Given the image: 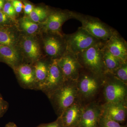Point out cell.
<instances>
[{
  "label": "cell",
  "instance_id": "cell-23",
  "mask_svg": "<svg viewBox=\"0 0 127 127\" xmlns=\"http://www.w3.org/2000/svg\"><path fill=\"white\" fill-rule=\"evenodd\" d=\"M123 82L127 84V62L123 63L119 67L111 73Z\"/></svg>",
  "mask_w": 127,
  "mask_h": 127
},
{
  "label": "cell",
  "instance_id": "cell-24",
  "mask_svg": "<svg viewBox=\"0 0 127 127\" xmlns=\"http://www.w3.org/2000/svg\"><path fill=\"white\" fill-rule=\"evenodd\" d=\"M98 127H127V125H123L102 116Z\"/></svg>",
  "mask_w": 127,
  "mask_h": 127
},
{
  "label": "cell",
  "instance_id": "cell-21",
  "mask_svg": "<svg viewBox=\"0 0 127 127\" xmlns=\"http://www.w3.org/2000/svg\"><path fill=\"white\" fill-rule=\"evenodd\" d=\"M49 12L43 7H34L31 13L29 15L30 18L32 21L37 23L46 20L49 15Z\"/></svg>",
  "mask_w": 127,
  "mask_h": 127
},
{
  "label": "cell",
  "instance_id": "cell-5",
  "mask_svg": "<svg viewBox=\"0 0 127 127\" xmlns=\"http://www.w3.org/2000/svg\"><path fill=\"white\" fill-rule=\"evenodd\" d=\"M101 93L104 100L103 103H120L127 105V84L110 73H106L104 75Z\"/></svg>",
  "mask_w": 127,
  "mask_h": 127
},
{
  "label": "cell",
  "instance_id": "cell-25",
  "mask_svg": "<svg viewBox=\"0 0 127 127\" xmlns=\"http://www.w3.org/2000/svg\"><path fill=\"white\" fill-rule=\"evenodd\" d=\"M2 11L9 17L12 18L15 15L16 12L10 1H5Z\"/></svg>",
  "mask_w": 127,
  "mask_h": 127
},
{
  "label": "cell",
  "instance_id": "cell-6",
  "mask_svg": "<svg viewBox=\"0 0 127 127\" xmlns=\"http://www.w3.org/2000/svg\"><path fill=\"white\" fill-rule=\"evenodd\" d=\"M64 39L67 50L75 55L101 42L81 27L74 33L65 36Z\"/></svg>",
  "mask_w": 127,
  "mask_h": 127
},
{
  "label": "cell",
  "instance_id": "cell-8",
  "mask_svg": "<svg viewBox=\"0 0 127 127\" xmlns=\"http://www.w3.org/2000/svg\"><path fill=\"white\" fill-rule=\"evenodd\" d=\"M57 62L65 80L77 81L83 67L76 55L67 50Z\"/></svg>",
  "mask_w": 127,
  "mask_h": 127
},
{
  "label": "cell",
  "instance_id": "cell-19",
  "mask_svg": "<svg viewBox=\"0 0 127 127\" xmlns=\"http://www.w3.org/2000/svg\"><path fill=\"white\" fill-rule=\"evenodd\" d=\"M49 64L43 61L37 62L34 66V74L37 90L45 81L48 73Z\"/></svg>",
  "mask_w": 127,
  "mask_h": 127
},
{
  "label": "cell",
  "instance_id": "cell-9",
  "mask_svg": "<svg viewBox=\"0 0 127 127\" xmlns=\"http://www.w3.org/2000/svg\"><path fill=\"white\" fill-rule=\"evenodd\" d=\"M102 116V103L97 100L84 105L77 127H98Z\"/></svg>",
  "mask_w": 127,
  "mask_h": 127
},
{
  "label": "cell",
  "instance_id": "cell-22",
  "mask_svg": "<svg viewBox=\"0 0 127 127\" xmlns=\"http://www.w3.org/2000/svg\"><path fill=\"white\" fill-rule=\"evenodd\" d=\"M20 25L22 30L26 33L30 34H34L39 28V26L36 23L27 17H24L21 19Z\"/></svg>",
  "mask_w": 127,
  "mask_h": 127
},
{
  "label": "cell",
  "instance_id": "cell-7",
  "mask_svg": "<svg viewBox=\"0 0 127 127\" xmlns=\"http://www.w3.org/2000/svg\"><path fill=\"white\" fill-rule=\"evenodd\" d=\"M65 81L58 65L57 59H52L49 64L46 78L39 90L43 92L48 98L61 86Z\"/></svg>",
  "mask_w": 127,
  "mask_h": 127
},
{
  "label": "cell",
  "instance_id": "cell-10",
  "mask_svg": "<svg viewBox=\"0 0 127 127\" xmlns=\"http://www.w3.org/2000/svg\"><path fill=\"white\" fill-rule=\"evenodd\" d=\"M72 18L71 11L53 12L45 20L44 28L46 31L52 34L61 35L60 31L63 23Z\"/></svg>",
  "mask_w": 127,
  "mask_h": 127
},
{
  "label": "cell",
  "instance_id": "cell-14",
  "mask_svg": "<svg viewBox=\"0 0 127 127\" xmlns=\"http://www.w3.org/2000/svg\"><path fill=\"white\" fill-rule=\"evenodd\" d=\"M44 48L46 53L53 58V59H59L67 50L65 39L56 36L55 35L46 37L44 41Z\"/></svg>",
  "mask_w": 127,
  "mask_h": 127
},
{
  "label": "cell",
  "instance_id": "cell-2",
  "mask_svg": "<svg viewBox=\"0 0 127 127\" xmlns=\"http://www.w3.org/2000/svg\"><path fill=\"white\" fill-rule=\"evenodd\" d=\"M105 43L101 42L76 54L83 68L100 76H103L107 73L103 55Z\"/></svg>",
  "mask_w": 127,
  "mask_h": 127
},
{
  "label": "cell",
  "instance_id": "cell-11",
  "mask_svg": "<svg viewBox=\"0 0 127 127\" xmlns=\"http://www.w3.org/2000/svg\"><path fill=\"white\" fill-rule=\"evenodd\" d=\"M105 45L112 55L123 63L127 62V43L117 32L105 42Z\"/></svg>",
  "mask_w": 127,
  "mask_h": 127
},
{
  "label": "cell",
  "instance_id": "cell-32",
  "mask_svg": "<svg viewBox=\"0 0 127 127\" xmlns=\"http://www.w3.org/2000/svg\"><path fill=\"white\" fill-rule=\"evenodd\" d=\"M5 127H17L15 124L13 123H9L7 124Z\"/></svg>",
  "mask_w": 127,
  "mask_h": 127
},
{
  "label": "cell",
  "instance_id": "cell-18",
  "mask_svg": "<svg viewBox=\"0 0 127 127\" xmlns=\"http://www.w3.org/2000/svg\"><path fill=\"white\" fill-rule=\"evenodd\" d=\"M103 61L107 72L112 73L124 63L112 55L106 47L105 45H104L103 50Z\"/></svg>",
  "mask_w": 127,
  "mask_h": 127
},
{
  "label": "cell",
  "instance_id": "cell-33",
  "mask_svg": "<svg viewBox=\"0 0 127 127\" xmlns=\"http://www.w3.org/2000/svg\"><path fill=\"white\" fill-rule=\"evenodd\" d=\"M2 99H3V98H2V96H1V95L0 94V100H2Z\"/></svg>",
  "mask_w": 127,
  "mask_h": 127
},
{
  "label": "cell",
  "instance_id": "cell-1",
  "mask_svg": "<svg viewBox=\"0 0 127 127\" xmlns=\"http://www.w3.org/2000/svg\"><path fill=\"white\" fill-rule=\"evenodd\" d=\"M105 74L100 76L82 68L76 81L78 101L84 106L97 100L101 93Z\"/></svg>",
  "mask_w": 127,
  "mask_h": 127
},
{
  "label": "cell",
  "instance_id": "cell-13",
  "mask_svg": "<svg viewBox=\"0 0 127 127\" xmlns=\"http://www.w3.org/2000/svg\"><path fill=\"white\" fill-rule=\"evenodd\" d=\"M102 116L122 124L127 117V105L120 103H102Z\"/></svg>",
  "mask_w": 127,
  "mask_h": 127
},
{
  "label": "cell",
  "instance_id": "cell-16",
  "mask_svg": "<svg viewBox=\"0 0 127 127\" xmlns=\"http://www.w3.org/2000/svg\"><path fill=\"white\" fill-rule=\"evenodd\" d=\"M20 57L15 48L0 45V61L4 62L13 68L20 65Z\"/></svg>",
  "mask_w": 127,
  "mask_h": 127
},
{
  "label": "cell",
  "instance_id": "cell-20",
  "mask_svg": "<svg viewBox=\"0 0 127 127\" xmlns=\"http://www.w3.org/2000/svg\"><path fill=\"white\" fill-rule=\"evenodd\" d=\"M17 41L15 35L8 27H0V45L15 48Z\"/></svg>",
  "mask_w": 127,
  "mask_h": 127
},
{
  "label": "cell",
  "instance_id": "cell-27",
  "mask_svg": "<svg viewBox=\"0 0 127 127\" xmlns=\"http://www.w3.org/2000/svg\"><path fill=\"white\" fill-rule=\"evenodd\" d=\"M9 107L8 103L2 99L0 100V118L6 112Z\"/></svg>",
  "mask_w": 127,
  "mask_h": 127
},
{
  "label": "cell",
  "instance_id": "cell-30",
  "mask_svg": "<svg viewBox=\"0 0 127 127\" xmlns=\"http://www.w3.org/2000/svg\"><path fill=\"white\" fill-rule=\"evenodd\" d=\"M34 8L33 5L31 4L26 3H25V4L24 5L23 9L25 14H26L27 15H30L32 11Z\"/></svg>",
  "mask_w": 127,
  "mask_h": 127
},
{
  "label": "cell",
  "instance_id": "cell-15",
  "mask_svg": "<svg viewBox=\"0 0 127 127\" xmlns=\"http://www.w3.org/2000/svg\"><path fill=\"white\" fill-rule=\"evenodd\" d=\"M21 86L24 88L37 89L34 67L28 64H20L14 68Z\"/></svg>",
  "mask_w": 127,
  "mask_h": 127
},
{
  "label": "cell",
  "instance_id": "cell-12",
  "mask_svg": "<svg viewBox=\"0 0 127 127\" xmlns=\"http://www.w3.org/2000/svg\"><path fill=\"white\" fill-rule=\"evenodd\" d=\"M84 106L77 101L64 111L58 117L64 127H77Z\"/></svg>",
  "mask_w": 127,
  "mask_h": 127
},
{
  "label": "cell",
  "instance_id": "cell-17",
  "mask_svg": "<svg viewBox=\"0 0 127 127\" xmlns=\"http://www.w3.org/2000/svg\"><path fill=\"white\" fill-rule=\"evenodd\" d=\"M22 47L25 55L32 62L38 61L40 56V51L39 43L35 39L30 37L24 38Z\"/></svg>",
  "mask_w": 127,
  "mask_h": 127
},
{
  "label": "cell",
  "instance_id": "cell-26",
  "mask_svg": "<svg viewBox=\"0 0 127 127\" xmlns=\"http://www.w3.org/2000/svg\"><path fill=\"white\" fill-rule=\"evenodd\" d=\"M11 18L9 17L2 11H0V27H7L11 23Z\"/></svg>",
  "mask_w": 127,
  "mask_h": 127
},
{
  "label": "cell",
  "instance_id": "cell-4",
  "mask_svg": "<svg viewBox=\"0 0 127 127\" xmlns=\"http://www.w3.org/2000/svg\"><path fill=\"white\" fill-rule=\"evenodd\" d=\"M71 15L81 23L82 28L102 42L108 40L117 31L97 18L72 11Z\"/></svg>",
  "mask_w": 127,
  "mask_h": 127
},
{
  "label": "cell",
  "instance_id": "cell-31",
  "mask_svg": "<svg viewBox=\"0 0 127 127\" xmlns=\"http://www.w3.org/2000/svg\"><path fill=\"white\" fill-rule=\"evenodd\" d=\"M5 2V0H0V11H2Z\"/></svg>",
  "mask_w": 127,
  "mask_h": 127
},
{
  "label": "cell",
  "instance_id": "cell-3",
  "mask_svg": "<svg viewBox=\"0 0 127 127\" xmlns=\"http://www.w3.org/2000/svg\"><path fill=\"white\" fill-rule=\"evenodd\" d=\"M48 98L58 117H60L66 108L78 101L76 81L66 80Z\"/></svg>",
  "mask_w": 127,
  "mask_h": 127
},
{
  "label": "cell",
  "instance_id": "cell-29",
  "mask_svg": "<svg viewBox=\"0 0 127 127\" xmlns=\"http://www.w3.org/2000/svg\"><path fill=\"white\" fill-rule=\"evenodd\" d=\"M37 127H64L63 125L61 122L59 118H58L55 122H53L46 124H42Z\"/></svg>",
  "mask_w": 127,
  "mask_h": 127
},
{
  "label": "cell",
  "instance_id": "cell-28",
  "mask_svg": "<svg viewBox=\"0 0 127 127\" xmlns=\"http://www.w3.org/2000/svg\"><path fill=\"white\" fill-rule=\"evenodd\" d=\"M11 2L16 13H20L22 11L24 7V4L21 1L15 0Z\"/></svg>",
  "mask_w": 127,
  "mask_h": 127
}]
</instances>
